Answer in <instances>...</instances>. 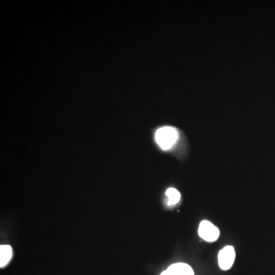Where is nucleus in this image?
Here are the masks:
<instances>
[{
  "label": "nucleus",
  "instance_id": "nucleus-6",
  "mask_svg": "<svg viewBox=\"0 0 275 275\" xmlns=\"http://www.w3.org/2000/svg\"><path fill=\"white\" fill-rule=\"evenodd\" d=\"M167 196L169 199V204H176L181 199V193L175 188H169L166 192Z\"/></svg>",
  "mask_w": 275,
  "mask_h": 275
},
{
  "label": "nucleus",
  "instance_id": "nucleus-3",
  "mask_svg": "<svg viewBox=\"0 0 275 275\" xmlns=\"http://www.w3.org/2000/svg\"><path fill=\"white\" fill-rule=\"evenodd\" d=\"M235 258H236V252H235L234 248L232 246H226L223 248L218 255V261H219L220 269L225 271L230 269L234 263Z\"/></svg>",
  "mask_w": 275,
  "mask_h": 275
},
{
  "label": "nucleus",
  "instance_id": "nucleus-1",
  "mask_svg": "<svg viewBox=\"0 0 275 275\" xmlns=\"http://www.w3.org/2000/svg\"><path fill=\"white\" fill-rule=\"evenodd\" d=\"M178 138V133L173 127H162L155 133V140L163 150L170 149Z\"/></svg>",
  "mask_w": 275,
  "mask_h": 275
},
{
  "label": "nucleus",
  "instance_id": "nucleus-5",
  "mask_svg": "<svg viewBox=\"0 0 275 275\" xmlns=\"http://www.w3.org/2000/svg\"><path fill=\"white\" fill-rule=\"evenodd\" d=\"M12 248L9 246H0V267L6 266L12 257Z\"/></svg>",
  "mask_w": 275,
  "mask_h": 275
},
{
  "label": "nucleus",
  "instance_id": "nucleus-4",
  "mask_svg": "<svg viewBox=\"0 0 275 275\" xmlns=\"http://www.w3.org/2000/svg\"><path fill=\"white\" fill-rule=\"evenodd\" d=\"M161 275H194L193 269L187 264H174Z\"/></svg>",
  "mask_w": 275,
  "mask_h": 275
},
{
  "label": "nucleus",
  "instance_id": "nucleus-2",
  "mask_svg": "<svg viewBox=\"0 0 275 275\" xmlns=\"http://www.w3.org/2000/svg\"><path fill=\"white\" fill-rule=\"evenodd\" d=\"M199 236L207 242H213L217 240L219 236V230L217 227L209 221L201 222L199 226Z\"/></svg>",
  "mask_w": 275,
  "mask_h": 275
}]
</instances>
